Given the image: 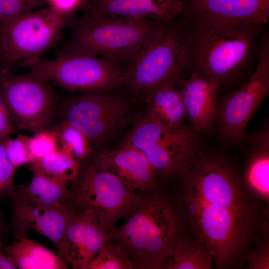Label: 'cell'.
Returning a JSON list of instances; mask_svg holds the SVG:
<instances>
[{
  "instance_id": "1",
  "label": "cell",
  "mask_w": 269,
  "mask_h": 269,
  "mask_svg": "<svg viewBox=\"0 0 269 269\" xmlns=\"http://www.w3.org/2000/svg\"><path fill=\"white\" fill-rule=\"evenodd\" d=\"M180 176L184 215L211 252L215 267H244L254 243L269 234V210L259 208L239 168L222 155L200 149Z\"/></svg>"
},
{
  "instance_id": "2",
  "label": "cell",
  "mask_w": 269,
  "mask_h": 269,
  "mask_svg": "<svg viewBox=\"0 0 269 269\" xmlns=\"http://www.w3.org/2000/svg\"><path fill=\"white\" fill-rule=\"evenodd\" d=\"M184 20L190 68L215 80L220 89L236 82L257 62L264 27L200 17Z\"/></svg>"
},
{
  "instance_id": "3",
  "label": "cell",
  "mask_w": 269,
  "mask_h": 269,
  "mask_svg": "<svg viewBox=\"0 0 269 269\" xmlns=\"http://www.w3.org/2000/svg\"><path fill=\"white\" fill-rule=\"evenodd\" d=\"M108 242L120 246L134 268L166 269L180 237L178 216L156 195H141L125 223L113 227Z\"/></svg>"
},
{
  "instance_id": "4",
  "label": "cell",
  "mask_w": 269,
  "mask_h": 269,
  "mask_svg": "<svg viewBox=\"0 0 269 269\" xmlns=\"http://www.w3.org/2000/svg\"><path fill=\"white\" fill-rule=\"evenodd\" d=\"M190 68L185 24L179 17L162 24L146 40L125 72L123 88L143 99L164 83L176 82Z\"/></svg>"
},
{
  "instance_id": "5",
  "label": "cell",
  "mask_w": 269,
  "mask_h": 269,
  "mask_svg": "<svg viewBox=\"0 0 269 269\" xmlns=\"http://www.w3.org/2000/svg\"><path fill=\"white\" fill-rule=\"evenodd\" d=\"M163 23L149 19H131L85 12L70 25L69 45L106 58L125 72L143 44Z\"/></svg>"
},
{
  "instance_id": "6",
  "label": "cell",
  "mask_w": 269,
  "mask_h": 269,
  "mask_svg": "<svg viewBox=\"0 0 269 269\" xmlns=\"http://www.w3.org/2000/svg\"><path fill=\"white\" fill-rule=\"evenodd\" d=\"M30 72L68 91L82 93L123 89L125 71L106 58L68 45L50 60L27 62Z\"/></svg>"
},
{
  "instance_id": "7",
  "label": "cell",
  "mask_w": 269,
  "mask_h": 269,
  "mask_svg": "<svg viewBox=\"0 0 269 269\" xmlns=\"http://www.w3.org/2000/svg\"><path fill=\"white\" fill-rule=\"evenodd\" d=\"M132 96L123 89L78 93L63 105L61 121L82 132L97 151L128 124L131 119Z\"/></svg>"
},
{
  "instance_id": "8",
  "label": "cell",
  "mask_w": 269,
  "mask_h": 269,
  "mask_svg": "<svg viewBox=\"0 0 269 269\" xmlns=\"http://www.w3.org/2000/svg\"><path fill=\"white\" fill-rule=\"evenodd\" d=\"M196 134L184 126L178 128L164 126L145 113L136 118L120 145L139 150L159 177L167 179L180 176L200 149Z\"/></svg>"
},
{
  "instance_id": "9",
  "label": "cell",
  "mask_w": 269,
  "mask_h": 269,
  "mask_svg": "<svg viewBox=\"0 0 269 269\" xmlns=\"http://www.w3.org/2000/svg\"><path fill=\"white\" fill-rule=\"evenodd\" d=\"M75 18L47 6L0 20V59L4 65L39 59Z\"/></svg>"
},
{
  "instance_id": "10",
  "label": "cell",
  "mask_w": 269,
  "mask_h": 269,
  "mask_svg": "<svg viewBox=\"0 0 269 269\" xmlns=\"http://www.w3.org/2000/svg\"><path fill=\"white\" fill-rule=\"evenodd\" d=\"M69 189L74 210H92L106 234L119 219L129 215L141 196L90 160L82 164Z\"/></svg>"
},
{
  "instance_id": "11",
  "label": "cell",
  "mask_w": 269,
  "mask_h": 269,
  "mask_svg": "<svg viewBox=\"0 0 269 269\" xmlns=\"http://www.w3.org/2000/svg\"><path fill=\"white\" fill-rule=\"evenodd\" d=\"M0 98L19 128L35 133L54 127L58 113L56 98L49 82L38 76L30 72L3 73Z\"/></svg>"
},
{
  "instance_id": "12",
  "label": "cell",
  "mask_w": 269,
  "mask_h": 269,
  "mask_svg": "<svg viewBox=\"0 0 269 269\" xmlns=\"http://www.w3.org/2000/svg\"><path fill=\"white\" fill-rule=\"evenodd\" d=\"M269 93V37L266 34L261 38L255 71L240 87L218 102L215 123L225 142H245L246 127Z\"/></svg>"
},
{
  "instance_id": "13",
  "label": "cell",
  "mask_w": 269,
  "mask_h": 269,
  "mask_svg": "<svg viewBox=\"0 0 269 269\" xmlns=\"http://www.w3.org/2000/svg\"><path fill=\"white\" fill-rule=\"evenodd\" d=\"M89 160L114 174L134 193L152 189L159 178L145 155L130 146L120 145L113 150L95 151Z\"/></svg>"
},
{
  "instance_id": "14",
  "label": "cell",
  "mask_w": 269,
  "mask_h": 269,
  "mask_svg": "<svg viewBox=\"0 0 269 269\" xmlns=\"http://www.w3.org/2000/svg\"><path fill=\"white\" fill-rule=\"evenodd\" d=\"M108 236L91 210H75L57 254L74 269H88Z\"/></svg>"
},
{
  "instance_id": "15",
  "label": "cell",
  "mask_w": 269,
  "mask_h": 269,
  "mask_svg": "<svg viewBox=\"0 0 269 269\" xmlns=\"http://www.w3.org/2000/svg\"><path fill=\"white\" fill-rule=\"evenodd\" d=\"M11 211L8 224L15 239L28 236L32 229L47 237L59 252L68 224L73 217V209L43 207L8 201Z\"/></svg>"
},
{
  "instance_id": "16",
  "label": "cell",
  "mask_w": 269,
  "mask_h": 269,
  "mask_svg": "<svg viewBox=\"0 0 269 269\" xmlns=\"http://www.w3.org/2000/svg\"><path fill=\"white\" fill-rule=\"evenodd\" d=\"M189 71L187 77L184 74L176 81L186 115L196 133L211 134L215 121L220 85L197 71Z\"/></svg>"
},
{
  "instance_id": "17",
  "label": "cell",
  "mask_w": 269,
  "mask_h": 269,
  "mask_svg": "<svg viewBox=\"0 0 269 269\" xmlns=\"http://www.w3.org/2000/svg\"><path fill=\"white\" fill-rule=\"evenodd\" d=\"M180 16L200 17L265 27L269 20V0H181Z\"/></svg>"
},
{
  "instance_id": "18",
  "label": "cell",
  "mask_w": 269,
  "mask_h": 269,
  "mask_svg": "<svg viewBox=\"0 0 269 269\" xmlns=\"http://www.w3.org/2000/svg\"><path fill=\"white\" fill-rule=\"evenodd\" d=\"M247 148L242 170V182L255 199L269 203V123L264 121L257 130L245 133Z\"/></svg>"
},
{
  "instance_id": "19",
  "label": "cell",
  "mask_w": 269,
  "mask_h": 269,
  "mask_svg": "<svg viewBox=\"0 0 269 269\" xmlns=\"http://www.w3.org/2000/svg\"><path fill=\"white\" fill-rule=\"evenodd\" d=\"M85 12L131 19H149L166 23L179 17L181 0H88Z\"/></svg>"
},
{
  "instance_id": "20",
  "label": "cell",
  "mask_w": 269,
  "mask_h": 269,
  "mask_svg": "<svg viewBox=\"0 0 269 269\" xmlns=\"http://www.w3.org/2000/svg\"><path fill=\"white\" fill-rule=\"evenodd\" d=\"M70 184L32 172L28 184L16 186V200L43 207L73 209L69 189Z\"/></svg>"
},
{
  "instance_id": "21",
  "label": "cell",
  "mask_w": 269,
  "mask_h": 269,
  "mask_svg": "<svg viewBox=\"0 0 269 269\" xmlns=\"http://www.w3.org/2000/svg\"><path fill=\"white\" fill-rule=\"evenodd\" d=\"M143 100L147 106L146 113L154 120L170 128L184 126L186 112L176 81L164 83Z\"/></svg>"
},
{
  "instance_id": "22",
  "label": "cell",
  "mask_w": 269,
  "mask_h": 269,
  "mask_svg": "<svg viewBox=\"0 0 269 269\" xmlns=\"http://www.w3.org/2000/svg\"><path fill=\"white\" fill-rule=\"evenodd\" d=\"M3 251L17 269H68L57 254L28 237L15 239L10 245L4 246Z\"/></svg>"
},
{
  "instance_id": "23",
  "label": "cell",
  "mask_w": 269,
  "mask_h": 269,
  "mask_svg": "<svg viewBox=\"0 0 269 269\" xmlns=\"http://www.w3.org/2000/svg\"><path fill=\"white\" fill-rule=\"evenodd\" d=\"M213 256L206 245L196 237H180L176 242L167 269H211Z\"/></svg>"
},
{
  "instance_id": "24",
  "label": "cell",
  "mask_w": 269,
  "mask_h": 269,
  "mask_svg": "<svg viewBox=\"0 0 269 269\" xmlns=\"http://www.w3.org/2000/svg\"><path fill=\"white\" fill-rule=\"evenodd\" d=\"M29 164L32 172L69 183L77 176L82 165L60 147Z\"/></svg>"
},
{
  "instance_id": "25",
  "label": "cell",
  "mask_w": 269,
  "mask_h": 269,
  "mask_svg": "<svg viewBox=\"0 0 269 269\" xmlns=\"http://www.w3.org/2000/svg\"><path fill=\"white\" fill-rule=\"evenodd\" d=\"M52 129L56 134L60 148L81 164L91 158L95 150L88 138L82 132L62 121Z\"/></svg>"
},
{
  "instance_id": "26",
  "label": "cell",
  "mask_w": 269,
  "mask_h": 269,
  "mask_svg": "<svg viewBox=\"0 0 269 269\" xmlns=\"http://www.w3.org/2000/svg\"><path fill=\"white\" fill-rule=\"evenodd\" d=\"M134 266L119 246L107 242L90 263L88 269H132Z\"/></svg>"
},
{
  "instance_id": "27",
  "label": "cell",
  "mask_w": 269,
  "mask_h": 269,
  "mask_svg": "<svg viewBox=\"0 0 269 269\" xmlns=\"http://www.w3.org/2000/svg\"><path fill=\"white\" fill-rule=\"evenodd\" d=\"M8 136L0 137V202L17 199L14 184L15 168L8 160L5 149V140Z\"/></svg>"
},
{
  "instance_id": "28",
  "label": "cell",
  "mask_w": 269,
  "mask_h": 269,
  "mask_svg": "<svg viewBox=\"0 0 269 269\" xmlns=\"http://www.w3.org/2000/svg\"><path fill=\"white\" fill-rule=\"evenodd\" d=\"M28 147L33 161L43 157L59 147L56 134L52 128L34 133L28 136Z\"/></svg>"
},
{
  "instance_id": "29",
  "label": "cell",
  "mask_w": 269,
  "mask_h": 269,
  "mask_svg": "<svg viewBox=\"0 0 269 269\" xmlns=\"http://www.w3.org/2000/svg\"><path fill=\"white\" fill-rule=\"evenodd\" d=\"M28 139V136L24 135H19L14 138H10L8 136L5 138L4 145L7 157L16 169L33 161L29 151Z\"/></svg>"
},
{
  "instance_id": "30",
  "label": "cell",
  "mask_w": 269,
  "mask_h": 269,
  "mask_svg": "<svg viewBox=\"0 0 269 269\" xmlns=\"http://www.w3.org/2000/svg\"><path fill=\"white\" fill-rule=\"evenodd\" d=\"M47 6L46 0H0V20Z\"/></svg>"
},
{
  "instance_id": "31",
  "label": "cell",
  "mask_w": 269,
  "mask_h": 269,
  "mask_svg": "<svg viewBox=\"0 0 269 269\" xmlns=\"http://www.w3.org/2000/svg\"><path fill=\"white\" fill-rule=\"evenodd\" d=\"M245 265L248 269H269V237L263 238L256 242Z\"/></svg>"
},
{
  "instance_id": "32",
  "label": "cell",
  "mask_w": 269,
  "mask_h": 269,
  "mask_svg": "<svg viewBox=\"0 0 269 269\" xmlns=\"http://www.w3.org/2000/svg\"><path fill=\"white\" fill-rule=\"evenodd\" d=\"M88 0H46L47 6L61 14L75 17V12L84 9Z\"/></svg>"
},
{
  "instance_id": "33",
  "label": "cell",
  "mask_w": 269,
  "mask_h": 269,
  "mask_svg": "<svg viewBox=\"0 0 269 269\" xmlns=\"http://www.w3.org/2000/svg\"><path fill=\"white\" fill-rule=\"evenodd\" d=\"M12 120L0 98V137L9 136L12 131Z\"/></svg>"
},
{
  "instance_id": "34",
  "label": "cell",
  "mask_w": 269,
  "mask_h": 269,
  "mask_svg": "<svg viewBox=\"0 0 269 269\" xmlns=\"http://www.w3.org/2000/svg\"><path fill=\"white\" fill-rule=\"evenodd\" d=\"M4 244L0 238V269H16L17 268L3 251Z\"/></svg>"
},
{
  "instance_id": "35",
  "label": "cell",
  "mask_w": 269,
  "mask_h": 269,
  "mask_svg": "<svg viewBox=\"0 0 269 269\" xmlns=\"http://www.w3.org/2000/svg\"><path fill=\"white\" fill-rule=\"evenodd\" d=\"M10 232L8 224H6L3 212L0 209V238L5 246L7 241V236Z\"/></svg>"
},
{
  "instance_id": "36",
  "label": "cell",
  "mask_w": 269,
  "mask_h": 269,
  "mask_svg": "<svg viewBox=\"0 0 269 269\" xmlns=\"http://www.w3.org/2000/svg\"></svg>"
},
{
  "instance_id": "37",
  "label": "cell",
  "mask_w": 269,
  "mask_h": 269,
  "mask_svg": "<svg viewBox=\"0 0 269 269\" xmlns=\"http://www.w3.org/2000/svg\"></svg>"
}]
</instances>
